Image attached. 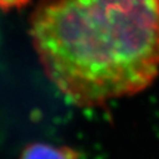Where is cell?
Segmentation results:
<instances>
[{
    "instance_id": "cell-1",
    "label": "cell",
    "mask_w": 159,
    "mask_h": 159,
    "mask_svg": "<svg viewBox=\"0 0 159 159\" xmlns=\"http://www.w3.org/2000/svg\"><path fill=\"white\" fill-rule=\"evenodd\" d=\"M29 25L47 76L76 107L134 95L159 74V0H40Z\"/></svg>"
},
{
    "instance_id": "cell-2",
    "label": "cell",
    "mask_w": 159,
    "mask_h": 159,
    "mask_svg": "<svg viewBox=\"0 0 159 159\" xmlns=\"http://www.w3.org/2000/svg\"><path fill=\"white\" fill-rule=\"evenodd\" d=\"M19 159H80V154L66 145L57 147L48 143H31L23 149Z\"/></svg>"
},
{
    "instance_id": "cell-3",
    "label": "cell",
    "mask_w": 159,
    "mask_h": 159,
    "mask_svg": "<svg viewBox=\"0 0 159 159\" xmlns=\"http://www.w3.org/2000/svg\"><path fill=\"white\" fill-rule=\"evenodd\" d=\"M29 3L30 0H0V9L4 11H9L13 9H21Z\"/></svg>"
}]
</instances>
